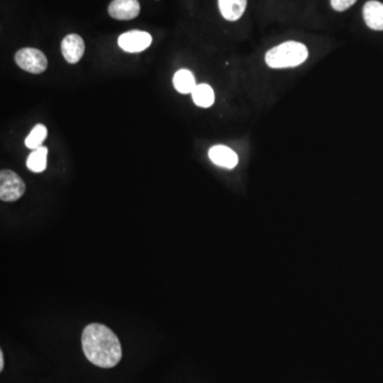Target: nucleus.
I'll return each instance as SVG.
<instances>
[{
	"label": "nucleus",
	"instance_id": "4468645a",
	"mask_svg": "<svg viewBox=\"0 0 383 383\" xmlns=\"http://www.w3.org/2000/svg\"><path fill=\"white\" fill-rule=\"evenodd\" d=\"M46 138L47 128L44 125H42V123H38V125L34 126L33 129L31 130L29 135L26 138V146L34 150V149L42 146L43 142H44Z\"/></svg>",
	"mask_w": 383,
	"mask_h": 383
},
{
	"label": "nucleus",
	"instance_id": "0eeeda50",
	"mask_svg": "<svg viewBox=\"0 0 383 383\" xmlns=\"http://www.w3.org/2000/svg\"><path fill=\"white\" fill-rule=\"evenodd\" d=\"M140 6L138 0H113L108 8L109 14L118 21H130L140 14Z\"/></svg>",
	"mask_w": 383,
	"mask_h": 383
},
{
	"label": "nucleus",
	"instance_id": "ddd939ff",
	"mask_svg": "<svg viewBox=\"0 0 383 383\" xmlns=\"http://www.w3.org/2000/svg\"><path fill=\"white\" fill-rule=\"evenodd\" d=\"M47 155L48 149L47 147L40 146L34 149L27 159V166L31 172H42L46 170Z\"/></svg>",
	"mask_w": 383,
	"mask_h": 383
},
{
	"label": "nucleus",
	"instance_id": "f03ea898",
	"mask_svg": "<svg viewBox=\"0 0 383 383\" xmlns=\"http://www.w3.org/2000/svg\"><path fill=\"white\" fill-rule=\"evenodd\" d=\"M306 45L299 42H284L270 49L265 55V62L272 68L295 67L308 59Z\"/></svg>",
	"mask_w": 383,
	"mask_h": 383
},
{
	"label": "nucleus",
	"instance_id": "f257e3e1",
	"mask_svg": "<svg viewBox=\"0 0 383 383\" xmlns=\"http://www.w3.org/2000/svg\"><path fill=\"white\" fill-rule=\"evenodd\" d=\"M81 342L85 357L98 367H114L123 357L116 334L102 323L87 325L83 330Z\"/></svg>",
	"mask_w": 383,
	"mask_h": 383
},
{
	"label": "nucleus",
	"instance_id": "1a4fd4ad",
	"mask_svg": "<svg viewBox=\"0 0 383 383\" xmlns=\"http://www.w3.org/2000/svg\"><path fill=\"white\" fill-rule=\"evenodd\" d=\"M363 17L366 25L372 30H383V4L370 0L366 2L363 8Z\"/></svg>",
	"mask_w": 383,
	"mask_h": 383
},
{
	"label": "nucleus",
	"instance_id": "20e7f679",
	"mask_svg": "<svg viewBox=\"0 0 383 383\" xmlns=\"http://www.w3.org/2000/svg\"><path fill=\"white\" fill-rule=\"evenodd\" d=\"M15 62L21 70L36 74L44 72L48 66L46 55L35 48L19 49L15 53Z\"/></svg>",
	"mask_w": 383,
	"mask_h": 383
},
{
	"label": "nucleus",
	"instance_id": "6e6552de",
	"mask_svg": "<svg viewBox=\"0 0 383 383\" xmlns=\"http://www.w3.org/2000/svg\"><path fill=\"white\" fill-rule=\"evenodd\" d=\"M209 157L213 163L221 167L231 168L235 167L238 163V155L229 147L223 145H215L209 150Z\"/></svg>",
	"mask_w": 383,
	"mask_h": 383
},
{
	"label": "nucleus",
	"instance_id": "dca6fc26",
	"mask_svg": "<svg viewBox=\"0 0 383 383\" xmlns=\"http://www.w3.org/2000/svg\"><path fill=\"white\" fill-rule=\"evenodd\" d=\"M4 353H2V350H0V372H2V370H4Z\"/></svg>",
	"mask_w": 383,
	"mask_h": 383
},
{
	"label": "nucleus",
	"instance_id": "39448f33",
	"mask_svg": "<svg viewBox=\"0 0 383 383\" xmlns=\"http://www.w3.org/2000/svg\"><path fill=\"white\" fill-rule=\"evenodd\" d=\"M152 42V38L148 32L132 30L121 34L118 38V45L127 52H140L148 48Z\"/></svg>",
	"mask_w": 383,
	"mask_h": 383
},
{
	"label": "nucleus",
	"instance_id": "423d86ee",
	"mask_svg": "<svg viewBox=\"0 0 383 383\" xmlns=\"http://www.w3.org/2000/svg\"><path fill=\"white\" fill-rule=\"evenodd\" d=\"M85 45L78 34H68L62 40L61 51L64 59L70 64H76L84 55Z\"/></svg>",
	"mask_w": 383,
	"mask_h": 383
},
{
	"label": "nucleus",
	"instance_id": "f8f14e48",
	"mask_svg": "<svg viewBox=\"0 0 383 383\" xmlns=\"http://www.w3.org/2000/svg\"><path fill=\"white\" fill-rule=\"evenodd\" d=\"M192 98L196 106L210 108L214 104V91L210 85L201 83V84L196 85L195 89L192 91Z\"/></svg>",
	"mask_w": 383,
	"mask_h": 383
},
{
	"label": "nucleus",
	"instance_id": "7ed1b4c3",
	"mask_svg": "<svg viewBox=\"0 0 383 383\" xmlns=\"http://www.w3.org/2000/svg\"><path fill=\"white\" fill-rule=\"evenodd\" d=\"M25 182L16 172L10 170L0 172V199L2 201H16L25 194Z\"/></svg>",
	"mask_w": 383,
	"mask_h": 383
},
{
	"label": "nucleus",
	"instance_id": "9b49d317",
	"mask_svg": "<svg viewBox=\"0 0 383 383\" xmlns=\"http://www.w3.org/2000/svg\"><path fill=\"white\" fill-rule=\"evenodd\" d=\"M174 89L181 94H192L196 87L195 77L189 70H180L174 74L172 78Z\"/></svg>",
	"mask_w": 383,
	"mask_h": 383
},
{
	"label": "nucleus",
	"instance_id": "2eb2a0df",
	"mask_svg": "<svg viewBox=\"0 0 383 383\" xmlns=\"http://www.w3.org/2000/svg\"><path fill=\"white\" fill-rule=\"evenodd\" d=\"M357 2V0H331L332 8L338 12L346 11Z\"/></svg>",
	"mask_w": 383,
	"mask_h": 383
},
{
	"label": "nucleus",
	"instance_id": "9d476101",
	"mask_svg": "<svg viewBox=\"0 0 383 383\" xmlns=\"http://www.w3.org/2000/svg\"><path fill=\"white\" fill-rule=\"evenodd\" d=\"M247 0H218V8L223 18L230 21L240 19L246 10Z\"/></svg>",
	"mask_w": 383,
	"mask_h": 383
}]
</instances>
